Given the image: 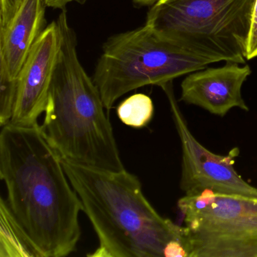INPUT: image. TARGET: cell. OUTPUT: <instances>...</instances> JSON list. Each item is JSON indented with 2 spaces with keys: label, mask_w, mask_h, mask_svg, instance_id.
<instances>
[{
  "label": "cell",
  "mask_w": 257,
  "mask_h": 257,
  "mask_svg": "<svg viewBox=\"0 0 257 257\" xmlns=\"http://www.w3.org/2000/svg\"><path fill=\"white\" fill-rule=\"evenodd\" d=\"M102 49L92 79L107 111L131 91L161 87L214 63L183 50L146 25L109 37Z\"/></svg>",
  "instance_id": "cell-5"
},
{
  "label": "cell",
  "mask_w": 257,
  "mask_h": 257,
  "mask_svg": "<svg viewBox=\"0 0 257 257\" xmlns=\"http://www.w3.org/2000/svg\"><path fill=\"white\" fill-rule=\"evenodd\" d=\"M0 256L43 257L13 217L4 198L0 201Z\"/></svg>",
  "instance_id": "cell-11"
},
{
  "label": "cell",
  "mask_w": 257,
  "mask_h": 257,
  "mask_svg": "<svg viewBox=\"0 0 257 257\" xmlns=\"http://www.w3.org/2000/svg\"><path fill=\"white\" fill-rule=\"evenodd\" d=\"M255 0H158L145 25L183 50L244 64Z\"/></svg>",
  "instance_id": "cell-4"
},
{
  "label": "cell",
  "mask_w": 257,
  "mask_h": 257,
  "mask_svg": "<svg viewBox=\"0 0 257 257\" xmlns=\"http://www.w3.org/2000/svg\"><path fill=\"white\" fill-rule=\"evenodd\" d=\"M43 0H25L11 22L0 28V91L16 92V82L46 28Z\"/></svg>",
  "instance_id": "cell-10"
},
{
  "label": "cell",
  "mask_w": 257,
  "mask_h": 257,
  "mask_svg": "<svg viewBox=\"0 0 257 257\" xmlns=\"http://www.w3.org/2000/svg\"><path fill=\"white\" fill-rule=\"evenodd\" d=\"M250 74L249 66L234 62L193 72L182 82L180 100L218 116H225L233 108L247 112L241 88Z\"/></svg>",
  "instance_id": "cell-9"
},
{
  "label": "cell",
  "mask_w": 257,
  "mask_h": 257,
  "mask_svg": "<svg viewBox=\"0 0 257 257\" xmlns=\"http://www.w3.org/2000/svg\"><path fill=\"white\" fill-rule=\"evenodd\" d=\"M154 114L153 100L144 94H135L123 100L117 107V115L126 125L136 128L145 127Z\"/></svg>",
  "instance_id": "cell-12"
},
{
  "label": "cell",
  "mask_w": 257,
  "mask_h": 257,
  "mask_svg": "<svg viewBox=\"0 0 257 257\" xmlns=\"http://www.w3.org/2000/svg\"><path fill=\"white\" fill-rule=\"evenodd\" d=\"M187 257H257V198L205 190L178 201Z\"/></svg>",
  "instance_id": "cell-6"
},
{
  "label": "cell",
  "mask_w": 257,
  "mask_h": 257,
  "mask_svg": "<svg viewBox=\"0 0 257 257\" xmlns=\"http://www.w3.org/2000/svg\"><path fill=\"white\" fill-rule=\"evenodd\" d=\"M46 7L54 9V10H64L68 4L71 3H77L79 4H84L87 0H43Z\"/></svg>",
  "instance_id": "cell-15"
},
{
  "label": "cell",
  "mask_w": 257,
  "mask_h": 257,
  "mask_svg": "<svg viewBox=\"0 0 257 257\" xmlns=\"http://www.w3.org/2000/svg\"><path fill=\"white\" fill-rule=\"evenodd\" d=\"M257 58V0L254 4L250 30L246 44V61Z\"/></svg>",
  "instance_id": "cell-14"
},
{
  "label": "cell",
  "mask_w": 257,
  "mask_h": 257,
  "mask_svg": "<svg viewBox=\"0 0 257 257\" xmlns=\"http://www.w3.org/2000/svg\"><path fill=\"white\" fill-rule=\"evenodd\" d=\"M25 0H0V28L11 22Z\"/></svg>",
  "instance_id": "cell-13"
},
{
  "label": "cell",
  "mask_w": 257,
  "mask_h": 257,
  "mask_svg": "<svg viewBox=\"0 0 257 257\" xmlns=\"http://www.w3.org/2000/svg\"><path fill=\"white\" fill-rule=\"evenodd\" d=\"M61 161L99 239L88 256L187 257L183 226L158 213L137 176Z\"/></svg>",
  "instance_id": "cell-2"
},
{
  "label": "cell",
  "mask_w": 257,
  "mask_h": 257,
  "mask_svg": "<svg viewBox=\"0 0 257 257\" xmlns=\"http://www.w3.org/2000/svg\"><path fill=\"white\" fill-rule=\"evenodd\" d=\"M61 40L59 25L53 21L36 42L15 82L16 102L9 124L22 127L38 125L39 117L47 104Z\"/></svg>",
  "instance_id": "cell-8"
},
{
  "label": "cell",
  "mask_w": 257,
  "mask_h": 257,
  "mask_svg": "<svg viewBox=\"0 0 257 257\" xmlns=\"http://www.w3.org/2000/svg\"><path fill=\"white\" fill-rule=\"evenodd\" d=\"M134 4L140 7H151L155 3L157 2L158 0H132Z\"/></svg>",
  "instance_id": "cell-16"
},
{
  "label": "cell",
  "mask_w": 257,
  "mask_h": 257,
  "mask_svg": "<svg viewBox=\"0 0 257 257\" xmlns=\"http://www.w3.org/2000/svg\"><path fill=\"white\" fill-rule=\"evenodd\" d=\"M0 177L12 215L42 256L76 250L83 206L40 125L2 127Z\"/></svg>",
  "instance_id": "cell-1"
},
{
  "label": "cell",
  "mask_w": 257,
  "mask_h": 257,
  "mask_svg": "<svg viewBox=\"0 0 257 257\" xmlns=\"http://www.w3.org/2000/svg\"><path fill=\"white\" fill-rule=\"evenodd\" d=\"M56 21L62 40L42 132L61 159L104 171H124L100 91L79 61L77 37L66 10Z\"/></svg>",
  "instance_id": "cell-3"
},
{
  "label": "cell",
  "mask_w": 257,
  "mask_h": 257,
  "mask_svg": "<svg viewBox=\"0 0 257 257\" xmlns=\"http://www.w3.org/2000/svg\"><path fill=\"white\" fill-rule=\"evenodd\" d=\"M169 100L173 119L180 137L182 148L180 189L187 196L211 190L227 195L256 197L257 188L246 183L235 171L234 160L239 149L228 154H215L201 145L192 135L183 117L173 90V82L162 85Z\"/></svg>",
  "instance_id": "cell-7"
}]
</instances>
